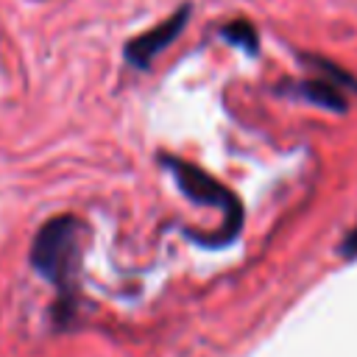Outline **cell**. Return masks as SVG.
I'll list each match as a JSON object with an SVG mask.
<instances>
[{
	"instance_id": "obj_2",
	"label": "cell",
	"mask_w": 357,
	"mask_h": 357,
	"mask_svg": "<svg viewBox=\"0 0 357 357\" xmlns=\"http://www.w3.org/2000/svg\"><path fill=\"white\" fill-rule=\"evenodd\" d=\"M162 162L170 167L176 184L181 187V192L187 198H192L195 204H212L226 215V226H223V234L215 240V248L231 243L240 234V226H243V209H240L237 195L231 190H226L220 181H215L209 173H204L201 167L190 165V162H181L176 156H165Z\"/></svg>"
},
{
	"instance_id": "obj_6",
	"label": "cell",
	"mask_w": 357,
	"mask_h": 357,
	"mask_svg": "<svg viewBox=\"0 0 357 357\" xmlns=\"http://www.w3.org/2000/svg\"><path fill=\"white\" fill-rule=\"evenodd\" d=\"M340 257H343V259H357V226L346 234V240H343V245H340Z\"/></svg>"
},
{
	"instance_id": "obj_3",
	"label": "cell",
	"mask_w": 357,
	"mask_h": 357,
	"mask_svg": "<svg viewBox=\"0 0 357 357\" xmlns=\"http://www.w3.org/2000/svg\"><path fill=\"white\" fill-rule=\"evenodd\" d=\"M187 17H190V6H181L170 20L159 22V25L151 28V31H142L139 36H134V39L126 45V61L134 64V67H148V64L181 33Z\"/></svg>"
},
{
	"instance_id": "obj_5",
	"label": "cell",
	"mask_w": 357,
	"mask_h": 357,
	"mask_svg": "<svg viewBox=\"0 0 357 357\" xmlns=\"http://www.w3.org/2000/svg\"><path fill=\"white\" fill-rule=\"evenodd\" d=\"M223 36H226L229 42L240 45L245 53H257L259 39H257V31H254L245 20H237V22H231V25H226V28H223Z\"/></svg>"
},
{
	"instance_id": "obj_4",
	"label": "cell",
	"mask_w": 357,
	"mask_h": 357,
	"mask_svg": "<svg viewBox=\"0 0 357 357\" xmlns=\"http://www.w3.org/2000/svg\"><path fill=\"white\" fill-rule=\"evenodd\" d=\"M298 92L315 103V106H324L329 112H346L349 106V98L343 95V89L335 84V78H310L298 86Z\"/></svg>"
},
{
	"instance_id": "obj_1",
	"label": "cell",
	"mask_w": 357,
	"mask_h": 357,
	"mask_svg": "<svg viewBox=\"0 0 357 357\" xmlns=\"http://www.w3.org/2000/svg\"><path fill=\"white\" fill-rule=\"evenodd\" d=\"M78 240H81V223L73 215H59L47 220L31 245V265L47 282L64 287L70 273L75 271Z\"/></svg>"
}]
</instances>
